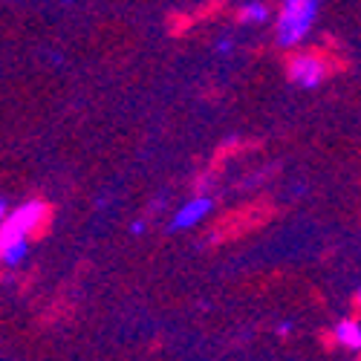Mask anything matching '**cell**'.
I'll list each match as a JSON object with an SVG mask.
<instances>
[{"label": "cell", "instance_id": "cell-1", "mask_svg": "<svg viewBox=\"0 0 361 361\" xmlns=\"http://www.w3.org/2000/svg\"><path fill=\"white\" fill-rule=\"evenodd\" d=\"M318 18V0H283L278 15V47L292 49L310 35V29Z\"/></svg>", "mask_w": 361, "mask_h": 361}, {"label": "cell", "instance_id": "cell-2", "mask_svg": "<svg viewBox=\"0 0 361 361\" xmlns=\"http://www.w3.org/2000/svg\"><path fill=\"white\" fill-rule=\"evenodd\" d=\"M44 220H47V205L41 200H29V202L12 208L6 220L0 223V252L18 243V240H29L41 228Z\"/></svg>", "mask_w": 361, "mask_h": 361}, {"label": "cell", "instance_id": "cell-3", "mask_svg": "<svg viewBox=\"0 0 361 361\" xmlns=\"http://www.w3.org/2000/svg\"><path fill=\"white\" fill-rule=\"evenodd\" d=\"M326 78V64L315 55H295L289 64V81L300 90H315Z\"/></svg>", "mask_w": 361, "mask_h": 361}, {"label": "cell", "instance_id": "cell-4", "mask_svg": "<svg viewBox=\"0 0 361 361\" xmlns=\"http://www.w3.org/2000/svg\"><path fill=\"white\" fill-rule=\"evenodd\" d=\"M214 212V200L212 197H205V194H200V197H191L185 205H179L176 208V214L171 217V231H185V228H194V226H200L208 214Z\"/></svg>", "mask_w": 361, "mask_h": 361}, {"label": "cell", "instance_id": "cell-5", "mask_svg": "<svg viewBox=\"0 0 361 361\" xmlns=\"http://www.w3.org/2000/svg\"><path fill=\"white\" fill-rule=\"evenodd\" d=\"M336 341L347 350H361V324L353 318H344L336 324Z\"/></svg>", "mask_w": 361, "mask_h": 361}, {"label": "cell", "instance_id": "cell-6", "mask_svg": "<svg viewBox=\"0 0 361 361\" xmlns=\"http://www.w3.org/2000/svg\"><path fill=\"white\" fill-rule=\"evenodd\" d=\"M26 255H29V240H18V243H12V246H6L4 252H0V266L15 269L26 260Z\"/></svg>", "mask_w": 361, "mask_h": 361}, {"label": "cell", "instance_id": "cell-7", "mask_svg": "<svg viewBox=\"0 0 361 361\" xmlns=\"http://www.w3.org/2000/svg\"><path fill=\"white\" fill-rule=\"evenodd\" d=\"M240 20L243 23H263V20H269V6L260 4V0H249V4H243V9H240Z\"/></svg>", "mask_w": 361, "mask_h": 361}, {"label": "cell", "instance_id": "cell-8", "mask_svg": "<svg viewBox=\"0 0 361 361\" xmlns=\"http://www.w3.org/2000/svg\"><path fill=\"white\" fill-rule=\"evenodd\" d=\"M214 49H217V55H228V52L234 49V38H231V35H223V38H217Z\"/></svg>", "mask_w": 361, "mask_h": 361}, {"label": "cell", "instance_id": "cell-9", "mask_svg": "<svg viewBox=\"0 0 361 361\" xmlns=\"http://www.w3.org/2000/svg\"><path fill=\"white\" fill-rule=\"evenodd\" d=\"M145 228H147L145 220H133V223H130V234H145Z\"/></svg>", "mask_w": 361, "mask_h": 361}, {"label": "cell", "instance_id": "cell-10", "mask_svg": "<svg viewBox=\"0 0 361 361\" xmlns=\"http://www.w3.org/2000/svg\"><path fill=\"white\" fill-rule=\"evenodd\" d=\"M278 333H281V336H289V333H292V321H281V324H278Z\"/></svg>", "mask_w": 361, "mask_h": 361}, {"label": "cell", "instance_id": "cell-11", "mask_svg": "<svg viewBox=\"0 0 361 361\" xmlns=\"http://www.w3.org/2000/svg\"><path fill=\"white\" fill-rule=\"evenodd\" d=\"M6 214H9V212H6V202H4V197H0V223L6 220Z\"/></svg>", "mask_w": 361, "mask_h": 361}, {"label": "cell", "instance_id": "cell-12", "mask_svg": "<svg viewBox=\"0 0 361 361\" xmlns=\"http://www.w3.org/2000/svg\"><path fill=\"white\" fill-rule=\"evenodd\" d=\"M358 307H361V289H358Z\"/></svg>", "mask_w": 361, "mask_h": 361}, {"label": "cell", "instance_id": "cell-13", "mask_svg": "<svg viewBox=\"0 0 361 361\" xmlns=\"http://www.w3.org/2000/svg\"><path fill=\"white\" fill-rule=\"evenodd\" d=\"M61 4H73V0H61Z\"/></svg>", "mask_w": 361, "mask_h": 361}]
</instances>
